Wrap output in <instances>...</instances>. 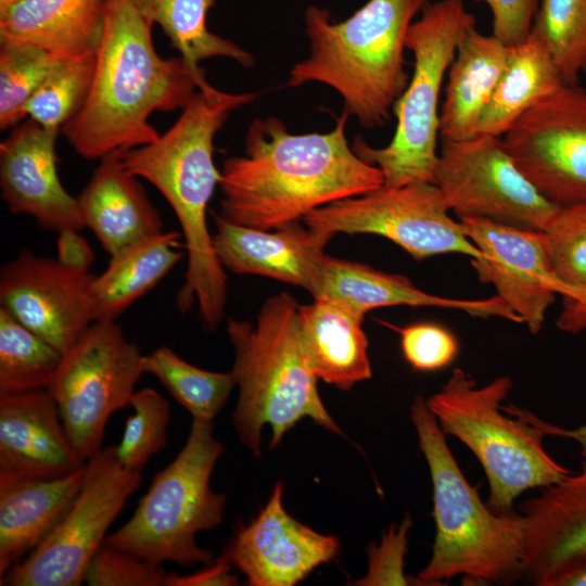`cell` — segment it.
<instances>
[{"label": "cell", "mask_w": 586, "mask_h": 586, "mask_svg": "<svg viewBox=\"0 0 586 586\" xmlns=\"http://www.w3.org/2000/svg\"><path fill=\"white\" fill-rule=\"evenodd\" d=\"M84 472L85 467L58 479L0 476V579L54 530L77 496Z\"/></svg>", "instance_id": "24"}, {"label": "cell", "mask_w": 586, "mask_h": 586, "mask_svg": "<svg viewBox=\"0 0 586 586\" xmlns=\"http://www.w3.org/2000/svg\"><path fill=\"white\" fill-rule=\"evenodd\" d=\"M129 406L133 413L125 422L116 454L125 468L141 472L150 458L167 445L171 410L165 397L149 387L136 391Z\"/></svg>", "instance_id": "36"}, {"label": "cell", "mask_w": 586, "mask_h": 586, "mask_svg": "<svg viewBox=\"0 0 586 586\" xmlns=\"http://www.w3.org/2000/svg\"><path fill=\"white\" fill-rule=\"evenodd\" d=\"M564 85L547 47L532 34L508 47L507 64L477 125V133L502 137L533 105Z\"/></svg>", "instance_id": "29"}, {"label": "cell", "mask_w": 586, "mask_h": 586, "mask_svg": "<svg viewBox=\"0 0 586 586\" xmlns=\"http://www.w3.org/2000/svg\"><path fill=\"white\" fill-rule=\"evenodd\" d=\"M411 520L406 519L399 527H392L382 544L369 549V571L360 585H407L403 573L406 552V535Z\"/></svg>", "instance_id": "40"}, {"label": "cell", "mask_w": 586, "mask_h": 586, "mask_svg": "<svg viewBox=\"0 0 586 586\" xmlns=\"http://www.w3.org/2000/svg\"><path fill=\"white\" fill-rule=\"evenodd\" d=\"M508 47L475 26L461 38L447 71L444 101L440 110L438 135L445 140H462L476 135L487 106L507 64Z\"/></svg>", "instance_id": "26"}, {"label": "cell", "mask_w": 586, "mask_h": 586, "mask_svg": "<svg viewBox=\"0 0 586 586\" xmlns=\"http://www.w3.org/2000/svg\"><path fill=\"white\" fill-rule=\"evenodd\" d=\"M434 184L459 219L487 218L543 231L560 207L526 179L501 137L493 135L442 139Z\"/></svg>", "instance_id": "13"}, {"label": "cell", "mask_w": 586, "mask_h": 586, "mask_svg": "<svg viewBox=\"0 0 586 586\" xmlns=\"http://www.w3.org/2000/svg\"><path fill=\"white\" fill-rule=\"evenodd\" d=\"M277 483L266 506L249 523H239L224 555L252 586H293L340 551L335 536L300 523L284 509Z\"/></svg>", "instance_id": "17"}, {"label": "cell", "mask_w": 586, "mask_h": 586, "mask_svg": "<svg viewBox=\"0 0 586 586\" xmlns=\"http://www.w3.org/2000/svg\"><path fill=\"white\" fill-rule=\"evenodd\" d=\"M232 564L225 555L219 556L215 561L205 565L202 570L190 575H178L167 573L165 586H233L238 585V578L231 574Z\"/></svg>", "instance_id": "42"}, {"label": "cell", "mask_w": 586, "mask_h": 586, "mask_svg": "<svg viewBox=\"0 0 586 586\" xmlns=\"http://www.w3.org/2000/svg\"><path fill=\"white\" fill-rule=\"evenodd\" d=\"M80 230L64 229L58 232L56 259L73 269L89 271L94 253Z\"/></svg>", "instance_id": "43"}, {"label": "cell", "mask_w": 586, "mask_h": 586, "mask_svg": "<svg viewBox=\"0 0 586 586\" xmlns=\"http://www.w3.org/2000/svg\"><path fill=\"white\" fill-rule=\"evenodd\" d=\"M20 0H0V11L8 8L9 5L17 2Z\"/></svg>", "instance_id": "47"}, {"label": "cell", "mask_w": 586, "mask_h": 586, "mask_svg": "<svg viewBox=\"0 0 586 586\" xmlns=\"http://www.w3.org/2000/svg\"><path fill=\"white\" fill-rule=\"evenodd\" d=\"M547 47L564 85L586 75V0H542L531 33Z\"/></svg>", "instance_id": "33"}, {"label": "cell", "mask_w": 586, "mask_h": 586, "mask_svg": "<svg viewBox=\"0 0 586 586\" xmlns=\"http://www.w3.org/2000/svg\"><path fill=\"white\" fill-rule=\"evenodd\" d=\"M561 586H586V565L572 572Z\"/></svg>", "instance_id": "46"}, {"label": "cell", "mask_w": 586, "mask_h": 586, "mask_svg": "<svg viewBox=\"0 0 586 586\" xmlns=\"http://www.w3.org/2000/svg\"><path fill=\"white\" fill-rule=\"evenodd\" d=\"M473 26L475 17L462 0L428 1L410 24L406 49L413 55V73L393 107L397 118L393 138L383 148L370 146L361 138L352 144L361 160L380 168L384 187L434 183L442 84L461 38Z\"/></svg>", "instance_id": "9"}, {"label": "cell", "mask_w": 586, "mask_h": 586, "mask_svg": "<svg viewBox=\"0 0 586 586\" xmlns=\"http://www.w3.org/2000/svg\"><path fill=\"white\" fill-rule=\"evenodd\" d=\"M141 472L125 468L116 446L86 461L73 504L47 538L1 579L4 586H78L88 564L128 497L141 484Z\"/></svg>", "instance_id": "11"}, {"label": "cell", "mask_w": 586, "mask_h": 586, "mask_svg": "<svg viewBox=\"0 0 586 586\" xmlns=\"http://www.w3.org/2000/svg\"><path fill=\"white\" fill-rule=\"evenodd\" d=\"M485 2L493 15L492 35L505 46L524 41L530 33L542 0H474Z\"/></svg>", "instance_id": "41"}, {"label": "cell", "mask_w": 586, "mask_h": 586, "mask_svg": "<svg viewBox=\"0 0 586 586\" xmlns=\"http://www.w3.org/2000/svg\"><path fill=\"white\" fill-rule=\"evenodd\" d=\"M140 14L158 25L173 48L193 68L212 58H227L244 67L255 63L253 55L235 42L212 33L207 13L215 0H132Z\"/></svg>", "instance_id": "30"}, {"label": "cell", "mask_w": 586, "mask_h": 586, "mask_svg": "<svg viewBox=\"0 0 586 586\" xmlns=\"http://www.w3.org/2000/svg\"><path fill=\"white\" fill-rule=\"evenodd\" d=\"M483 257L471 259L479 280L492 284L499 297L537 334L546 313L561 294L544 232L487 218L459 219Z\"/></svg>", "instance_id": "16"}, {"label": "cell", "mask_w": 586, "mask_h": 586, "mask_svg": "<svg viewBox=\"0 0 586 586\" xmlns=\"http://www.w3.org/2000/svg\"><path fill=\"white\" fill-rule=\"evenodd\" d=\"M94 66L95 54L62 59L29 99L27 116L46 128L61 130L84 104Z\"/></svg>", "instance_id": "35"}, {"label": "cell", "mask_w": 586, "mask_h": 586, "mask_svg": "<svg viewBox=\"0 0 586 586\" xmlns=\"http://www.w3.org/2000/svg\"><path fill=\"white\" fill-rule=\"evenodd\" d=\"M428 0H368L333 23L315 5L305 13L309 56L290 71L286 85L321 82L336 90L344 109L365 128L383 126L406 90V36Z\"/></svg>", "instance_id": "4"}, {"label": "cell", "mask_w": 586, "mask_h": 586, "mask_svg": "<svg viewBox=\"0 0 586 586\" xmlns=\"http://www.w3.org/2000/svg\"><path fill=\"white\" fill-rule=\"evenodd\" d=\"M561 296L586 285V202L560 206L543 230Z\"/></svg>", "instance_id": "37"}, {"label": "cell", "mask_w": 586, "mask_h": 586, "mask_svg": "<svg viewBox=\"0 0 586 586\" xmlns=\"http://www.w3.org/2000/svg\"><path fill=\"white\" fill-rule=\"evenodd\" d=\"M181 232L162 231L110 256L92 281L94 321H115L183 257Z\"/></svg>", "instance_id": "28"}, {"label": "cell", "mask_w": 586, "mask_h": 586, "mask_svg": "<svg viewBox=\"0 0 586 586\" xmlns=\"http://www.w3.org/2000/svg\"><path fill=\"white\" fill-rule=\"evenodd\" d=\"M349 113L324 133L296 135L277 117L254 119L245 153L225 161L220 212L233 224L273 230L333 202L384 186L379 167L361 160L346 137Z\"/></svg>", "instance_id": "1"}, {"label": "cell", "mask_w": 586, "mask_h": 586, "mask_svg": "<svg viewBox=\"0 0 586 586\" xmlns=\"http://www.w3.org/2000/svg\"><path fill=\"white\" fill-rule=\"evenodd\" d=\"M512 386L506 375L480 386L455 368L426 400L443 432L458 438L480 461L489 485L487 506L496 512L512 510L526 489L547 487L571 474L543 446L550 424L527 410L502 405Z\"/></svg>", "instance_id": "7"}, {"label": "cell", "mask_w": 586, "mask_h": 586, "mask_svg": "<svg viewBox=\"0 0 586 586\" xmlns=\"http://www.w3.org/2000/svg\"><path fill=\"white\" fill-rule=\"evenodd\" d=\"M410 417L431 474L436 528L431 558L418 579L436 584L462 576L464 582L483 585L523 579L526 524L522 513L496 512L482 501L422 396L415 398Z\"/></svg>", "instance_id": "6"}, {"label": "cell", "mask_w": 586, "mask_h": 586, "mask_svg": "<svg viewBox=\"0 0 586 586\" xmlns=\"http://www.w3.org/2000/svg\"><path fill=\"white\" fill-rule=\"evenodd\" d=\"M525 519L523 579L536 586H561L586 565V458L578 473L544 487L519 506Z\"/></svg>", "instance_id": "19"}, {"label": "cell", "mask_w": 586, "mask_h": 586, "mask_svg": "<svg viewBox=\"0 0 586 586\" xmlns=\"http://www.w3.org/2000/svg\"><path fill=\"white\" fill-rule=\"evenodd\" d=\"M501 140L548 201L586 202V87L563 85L528 109Z\"/></svg>", "instance_id": "14"}, {"label": "cell", "mask_w": 586, "mask_h": 586, "mask_svg": "<svg viewBox=\"0 0 586 586\" xmlns=\"http://www.w3.org/2000/svg\"><path fill=\"white\" fill-rule=\"evenodd\" d=\"M304 348L317 379L349 391L372 375L364 316L327 298L301 305Z\"/></svg>", "instance_id": "27"}, {"label": "cell", "mask_w": 586, "mask_h": 586, "mask_svg": "<svg viewBox=\"0 0 586 586\" xmlns=\"http://www.w3.org/2000/svg\"><path fill=\"white\" fill-rule=\"evenodd\" d=\"M77 201L85 227L110 256L163 231L158 211L118 154L100 158Z\"/></svg>", "instance_id": "23"}, {"label": "cell", "mask_w": 586, "mask_h": 586, "mask_svg": "<svg viewBox=\"0 0 586 586\" xmlns=\"http://www.w3.org/2000/svg\"><path fill=\"white\" fill-rule=\"evenodd\" d=\"M213 245L224 268L300 286L310 294L317 285L323 249L333 235L300 221L263 230L233 224L213 213Z\"/></svg>", "instance_id": "21"}, {"label": "cell", "mask_w": 586, "mask_h": 586, "mask_svg": "<svg viewBox=\"0 0 586 586\" xmlns=\"http://www.w3.org/2000/svg\"><path fill=\"white\" fill-rule=\"evenodd\" d=\"M311 295L337 302L364 317L378 307L406 305L453 308L477 318L499 317L522 323L498 295L482 300L433 295L418 289L405 276L328 255L321 260L319 279Z\"/></svg>", "instance_id": "22"}, {"label": "cell", "mask_w": 586, "mask_h": 586, "mask_svg": "<svg viewBox=\"0 0 586 586\" xmlns=\"http://www.w3.org/2000/svg\"><path fill=\"white\" fill-rule=\"evenodd\" d=\"M143 357L115 321H93L63 355L47 390L82 460L102 449L109 419L130 405L144 373Z\"/></svg>", "instance_id": "10"}, {"label": "cell", "mask_w": 586, "mask_h": 586, "mask_svg": "<svg viewBox=\"0 0 586 586\" xmlns=\"http://www.w3.org/2000/svg\"><path fill=\"white\" fill-rule=\"evenodd\" d=\"M85 464L47 388L0 395V476L58 479Z\"/></svg>", "instance_id": "20"}, {"label": "cell", "mask_w": 586, "mask_h": 586, "mask_svg": "<svg viewBox=\"0 0 586 586\" xmlns=\"http://www.w3.org/2000/svg\"><path fill=\"white\" fill-rule=\"evenodd\" d=\"M60 131L31 118L12 128L0 143L1 199L11 213L31 216L42 229L81 230L77 198L66 191L58 173Z\"/></svg>", "instance_id": "18"}, {"label": "cell", "mask_w": 586, "mask_h": 586, "mask_svg": "<svg viewBox=\"0 0 586 586\" xmlns=\"http://www.w3.org/2000/svg\"><path fill=\"white\" fill-rule=\"evenodd\" d=\"M152 27L132 0H106L90 90L61 129L80 156L100 160L154 142L160 133L150 115L182 110L196 89L211 86L181 56H160Z\"/></svg>", "instance_id": "2"}, {"label": "cell", "mask_w": 586, "mask_h": 586, "mask_svg": "<svg viewBox=\"0 0 586 586\" xmlns=\"http://www.w3.org/2000/svg\"><path fill=\"white\" fill-rule=\"evenodd\" d=\"M144 373L154 375L193 419L213 421L237 385L232 370L214 372L182 359L168 346L143 357Z\"/></svg>", "instance_id": "31"}, {"label": "cell", "mask_w": 586, "mask_h": 586, "mask_svg": "<svg viewBox=\"0 0 586 586\" xmlns=\"http://www.w3.org/2000/svg\"><path fill=\"white\" fill-rule=\"evenodd\" d=\"M449 207L431 182L381 187L340 200L307 214L309 228L331 235L369 233L388 239L417 260L440 254L482 258L462 224L449 216Z\"/></svg>", "instance_id": "12"}, {"label": "cell", "mask_w": 586, "mask_h": 586, "mask_svg": "<svg viewBox=\"0 0 586 586\" xmlns=\"http://www.w3.org/2000/svg\"><path fill=\"white\" fill-rule=\"evenodd\" d=\"M106 0H20L0 11V43H26L73 59L95 54Z\"/></svg>", "instance_id": "25"}, {"label": "cell", "mask_w": 586, "mask_h": 586, "mask_svg": "<svg viewBox=\"0 0 586 586\" xmlns=\"http://www.w3.org/2000/svg\"><path fill=\"white\" fill-rule=\"evenodd\" d=\"M561 436L577 442L582 449V456L586 458V423L574 430L562 429Z\"/></svg>", "instance_id": "45"}, {"label": "cell", "mask_w": 586, "mask_h": 586, "mask_svg": "<svg viewBox=\"0 0 586 586\" xmlns=\"http://www.w3.org/2000/svg\"><path fill=\"white\" fill-rule=\"evenodd\" d=\"M556 324L559 330L571 334L586 330V285L562 296V308Z\"/></svg>", "instance_id": "44"}, {"label": "cell", "mask_w": 586, "mask_h": 586, "mask_svg": "<svg viewBox=\"0 0 586 586\" xmlns=\"http://www.w3.org/2000/svg\"><path fill=\"white\" fill-rule=\"evenodd\" d=\"M63 354L0 307V395L47 388Z\"/></svg>", "instance_id": "32"}, {"label": "cell", "mask_w": 586, "mask_h": 586, "mask_svg": "<svg viewBox=\"0 0 586 586\" xmlns=\"http://www.w3.org/2000/svg\"><path fill=\"white\" fill-rule=\"evenodd\" d=\"M300 306L281 292L263 304L255 323L233 318L227 323L239 387L232 423L240 443L256 457L266 424L271 428V449L304 418L342 434L320 399L307 361Z\"/></svg>", "instance_id": "5"}, {"label": "cell", "mask_w": 586, "mask_h": 586, "mask_svg": "<svg viewBox=\"0 0 586 586\" xmlns=\"http://www.w3.org/2000/svg\"><path fill=\"white\" fill-rule=\"evenodd\" d=\"M400 345L408 364L418 371H435L448 366L458 353L456 337L430 322L399 329Z\"/></svg>", "instance_id": "39"}, {"label": "cell", "mask_w": 586, "mask_h": 586, "mask_svg": "<svg viewBox=\"0 0 586 586\" xmlns=\"http://www.w3.org/2000/svg\"><path fill=\"white\" fill-rule=\"evenodd\" d=\"M94 276L23 249L0 272V307L63 355L94 321Z\"/></svg>", "instance_id": "15"}, {"label": "cell", "mask_w": 586, "mask_h": 586, "mask_svg": "<svg viewBox=\"0 0 586 586\" xmlns=\"http://www.w3.org/2000/svg\"><path fill=\"white\" fill-rule=\"evenodd\" d=\"M63 58L33 44L0 43V128L27 116L29 99Z\"/></svg>", "instance_id": "34"}, {"label": "cell", "mask_w": 586, "mask_h": 586, "mask_svg": "<svg viewBox=\"0 0 586 586\" xmlns=\"http://www.w3.org/2000/svg\"><path fill=\"white\" fill-rule=\"evenodd\" d=\"M213 421L192 420L188 438L175 459L152 479L129 520L109 534L106 543L154 565H209L212 551L195 537L217 527L226 496L211 488L224 445L214 437Z\"/></svg>", "instance_id": "8"}, {"label": "cell", "mask_w": 586, "mask_h": 586, "mask_svg": "<svg viewBox=\"0 0 586 586\" xmlns=\"http://www.w3.org/2000/svg\"><path fill=\"white\" fill-rule=\"evenodd\" d=\"M256 97L255 92L230 93L213 86L198 89L157 140L119 155L126 170L154 186L173 208L188 260L177 306L189 311L195 304L208 330L218 327L227 303V277L206 220L209 200L220 181L214 138L231 111Z\"/></svg>", "instance_id": "3"}, {"label": "cell", "mask_w": 586, "mask_h": 586, "mask_svg": "<svg viewBox=\"0 0 586 586\" xmlns=\"http://www.w3.org/2000/svg\"><path fill=\"white\" fill-rule=\"evenodd\" d=\"M166 577L162 565L148 563L104 540L88 564L85 583L90 586H165Z\"/></svg>", "instance_id": "38"}]
</instances>
